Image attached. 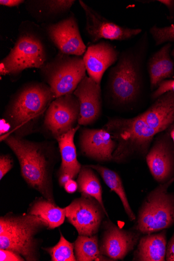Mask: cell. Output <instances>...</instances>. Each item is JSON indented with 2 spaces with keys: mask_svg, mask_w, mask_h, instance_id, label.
I'll use <instances>...</instances> for the list:
<instances>
[{
  "mask_svg": "<svg viewBox=\"0 0 174 261\" xmlns=\"http://www.w3.org/2000/svg\"><path fill=\"white\" fill-rule=\"evenodd\" d=\"M80 105L78 124L86 126L93 124L102 113L103 101L101 84L89 76H86L73 93Z\"/></svg>",
  "mask_w": 174,
  "mask_h": 261,
  "instance_id": "9a60e30c",
  "label": "cell"
},
{
  "mask_svg": "<svg viewBox=\"0 0 174 261\" xmlns=\"http://www.w3.org/2000/svg\"><path fill=\"white\" fill-rule=\"evenodd\" d=\"M154 178L163 184L174 177V144L167 135L159 136L145 156Z\"/></svg>",
  "mask_w": 174,
  "mask_h": 261,
  "instance_id": "5bb4252c",
  "label": "cell"
},
{
  "mask_svg": "<svg viewBox=\"0 0 174 261\" xmlns=\"http://www.w3.org/2000/svg\"><path fill=\"white\" fill-rule=\"evenodd\" d=\"M74 0H27L24 8L38 22H57L67 16Z\"/></svg>",
  "mask_w": 174,
  "mask_h": 261,
  "instance_id": "ac0fdd59",
  "label": "cell"
},
{
  "mask_svg": "<svg viewBox=\"0 0 174 261\" xmlns=\"http://www.w3.org/2000/svg\"><path fill=\"white\" fill-rule=\"evenodd\" d=\"M1 141L17 158L21 175L28 184L43 198L55 203L53 180L56 160L55 147L49 142L32 141L12 134L2 136Z\"/></svg>",
  "mask_w": 174,
  "mask_h": 261,
  "instance_id": "6da1fadb",
  "label": "cell"
},
{
  "mask_svg": "<svg viewBox=\"0 0 174 261\" xmlns=\"http://www.w3.org/2000/svg\"><path fill=\"white\" fill-rule=\"evenodd\" d=\"M149 32L155 41L156 46L166 42H174V24L164 28L154 26Z\"/></svg>",
  "mask_w": 174,
  "mask_h": 261,
  "instance_id": "83f0119b",
  "label": "cell"
},
{
  "mask_svg": "<svg viewBox=\"0 0 174 261\" xmlns=\"http://www.w3.org/2000/svg\"><path fill=\"white\" fill-rule=\"evenodd\" d=\"M81 152L86 156L100 162L112 161L117 144L111 134L102 129L83 128L80 133Z\"/></svg>",
  "mask_w": 174,
  "mask_h": 261,
  "instance_id": "2e32d148",
  "label": "cell"
},
{
  "mask_svg": "<svg viewBox=\"0 0 174 261\" xmlns=\"http://www.w3.org/2000/svg\"><path fill=\"white\" fill-rule=\"evenodd\" d=\"M28 213L41 218L49 229L60 226L66 218L65 207L61 208L44 198L36 199L31 204Z\"/></svg>",
  "mask_w": 174,
  "mask_h": 261,
  "instance_id": "603a6c76",
  "label": "cell"
},
{
  "mask_svg": "<svg viewBox=\"0 0 174 261\" xmlns=\"http://www.w3.org/2000/svg\"><path fill=\"white\" fill-rule=\"evenodd\" d=\"M44 228L46 224L36 216L8 213L0 218V249L14 251L26 260H38L40 243L36 236Z\"/></svg>",
  "mask_w": 174,
  "mask_h": 261,
  "instance_id": "8992f818",
  "label": "cell"
},
{
  "mask_svg": "<svg viewBox=\"0 0 174 261\" xmlns=\"http://www.w3.org/2000/svg\"><path fill=\"white\" fill-rule=\"evenodd\" d=\"M86 20V31L91 41L96 43L101 39L124 41L131 39L142 32L140 29L119 26L80 0Z\"/></svg>",
  "mask_w": 174,
  "mask_h": 261,
  "instance_id": "7c38bea8",
  "label": "cell"
},
{
  "mask_svg": "<svg viewBox=\"0 0 174 261\" xmlns=\"http://www.w3.org/2000/svg\"><path fill=\"white\" fill-rule=\"evenodd\" d=\"M26 2L24 0H0V5L9 8L18 7Z\"/></svg>",
  "mask_w": 174,
  "mask_h": 261,
  "instance_id": "d6a6232c",
  "label": "cell"
},
{
  "mask_svg": "<svg viewBox=\"0 0 174 261\" xmlns=\"http://www.w3.org/2000/svg\"><path fill=\"white\" fill-rule=\"evenodd\" d=\"M87 167L96 171L101 175L105 182L119 197L124 210L131 221H135L136 216L129 203L125 188L119 175L115 172L100 165H88Z\"/></svg>",
  "mask_w": 174,
  "mask_h": 261,
  "instance_id": "cb8c5ba5",
  "label": "cell"
},
{
  "mask_svg": "<svg viewBox=\"0 0 174 261\" xmlns=\"http://www.w3.org/2000/svg\"><path fill=\"white\" fill-rule=\"evenodd\" d=\"M14 162L9 155H2L0 156V179L2 180L5 175L13 168Z\"/></svg>",
  "mask_w": 174,
  "mask_h": 261,
  "instance_id": "f546056e",
  "label": "cell"
},
{
  "mask_svg": "<svg viewBox=\"0 0 174 261\" xmlns=\"http://www.w3.org/2000/svg\"><path fill=\"white\" fill-rule=\"evenodd\" d=\"M39 70L43 83L51 88L55 99L72 94L87 76L83 57L59 52Z\"/></svg>",
  "mask_w": 174,
  "mask_h": 261,
  "instance_id": "ba28073f",
  "label": "cell"
},
{
  "mask_svg": "<svg viewBox=\"0 0 174 261\" xmlns=\"http://www.w3.org/2000/svg\"><path fill=\"white\" fill-rule=\"evenodd\" d=\"M0 260L1 261H23L26 260L17 253L7 249H0Z\"/></svg>",
  "mask_w": 174,
  "mask_h": 261,
  "instance_id": "4dcf8cb0",
  "label": "cell"
},
{
  "mask_svg": "<svg viewBox=\"0 0 174 261\" xmlns=\"http://www.w3.org/2000/svg\"><path fill=\"white\" fill-rule=\"evenodd\" d=\"M170 136L173 142V143L174 144V127H172V129L170 132Z\"/></svg>",
  "mask_w": 174,
  "mask_h": 261,
  "instance_id": "8d00e7d4",
  "label": "cell"
},
{
  "mask_svg": "<svg viewBox=\"0 0 174 261\" xmlns=\"http://www.w3.org/2000/svg\"><path fill=\"white\" fill-rule=\"evenodd\" d=\"M166 229L140 237L133 260L164 261L167 246Z\"/></svg>",
  "mask_w": 174,
  "mask_h": 261,
  "instance_id": "ffe728a7",
  "label": "cell"
},
{
  "mask_svg": "<svg viewBox=\"0 0 174 261\" xmlns=\"http://www.w3.org/2000/svg\"><path fill=\"white\" fill-rule=\"evenodd\" d=\"M80 128V125L78 124L57 139L62 160L60 172L68 173L73 179L78 176L83 167L78 160L77 148L74 144V135Z\"/></svg>",
  "mask_w": 174,
  "mask_h": 261,
  "instance_id": "7402d4cb",
  "label": "cell"
},
{
  "mask_svg": "<svg viewBox=\"0 0 174 261\" xmlns=\"http://www.w3.org/2000/svg\"><path fill=\"white\" fill-rule=\"evenodd\" d=\"M80 105L73 94L55 99L44 115V127L57 139L74 128L78 123Z\"/></svg>",
  "mask_w": 174,
  "mask_h": 261,
  "instance_id": "8fae6325",
  "label": "cell"
},
{
  "mask_svg": "<svg viewBox=\"0 0 174 261\" xmlns=\"http://www.w3.org/2000/svg\"><path fill=\"white\" fill-rule=\"evenodd\" d=\"M65 191L68 194H73L76 193L78 190V182L74 181L73 179L69 180L64 187Z\"/></svg>",
  "mask_w": 174,
  "mask_h": 261,
  "instance_id": "e575fe53",
  "label": "cell"
},
{
  "mask_svg": "<svg viewBox=\"0 0 174 261\" xmlns=\"http://www.w3.org/2000/svg\"><path fill=\"white\" fill-rule=\"evenodd\" d=\"M103 225L104 231L99 243L102 255L112 260H122L137 246L141 234L139 232L121 229L108 221Z\"/></svg>",
  "mask_w": 174,
  "mask_h": 261,
  "instance_id": "4fadbf2b",
  "label": "cell"
},
{
  "mask_svg": "<svg viewBox=\"0 0 174 261\" xmlns=\"http://www.w3.org/2000/svg\"><path fill=\"white\" fill-rule=\"evenodd\" d=\"M40 26L59 53L83 57L87 47L82 37L77 18L72 12L57 22L43 23Z\"/></svg>",
  "mask_w": 174,
  "mask_h": 261,
  "instance_id": "9c48e42d",
  "label": "cell"
},
{
  "mask_svg": "<svg viewBox=\"0 0 174 261\" xmlns=\"http://www.w3.org/2000/svg\"><path fill=\"white\" fill-rule=\"evenodd\" d=\"M147 45L145 33L134 45L120 53L115 65L111 68L107 90L115 107L127 106L138 98Z\"/></svg>",
  "mask_w": 174,
  "mask_h": 261,
  "instance_id": "7a4b0ae2",
  "label": "cell"
},
{
  "mask_svg": "<svg viewBox=\"0 0 174 261\" xmlns=\"http://www.w3.org/2000/svg\"><path fill=\"white\" fill-rule=\"evenodd\" d=\"M53 261H77L74 255V245L67 241L61 232L60 239L55 246L44 249Z\"/></svg>",
  "mask_w": 174,
  "mask_h": 261,
  "instance_id": "4316f807",
  "label": "cell"
},
{
  "mask_svg": "<svg viewBox=\"0 0 174 261\" xmlns=\"http://www.w3.org/2000/svg\"><path fill=\"white\" fill-rule=\"evenodd\" d=\"M171 46L170 43L165 44L148 61L147 67L152 90L173 74L174 63L170 56Z\"/></svg>",
  "mask_w": 174,
  "mask_h": 261,
  "instance_id": "44dd1931",
  "label": "cell"
},
{
  "mask_svg": "<svg viewBox=\"0 0 174 261\" xmlns=\"http://www.w3.org/2000/svg\"><path fill=\"white\" fill-rule=\"evenodd\" d=\"M171 56L174 58V48L171 51Z\"/></svg>",
  "mask_w": 174,
  "mask_h": 261,
  "instance_id": "74e56055",
  "label": "cell"
},
{
  "mask_svg": "<svg viewBox=\"0 0 174 261\" xmlns=\"http://www.w3.org/2000/svg\"><path fill=\"white\" fill-rule=\"evenodd\" d=\"M171 91L174 92V80H164L153 93L152 98L153 100H156L164 94Z\"/></svg>",
  "mask_w": 174,
  "mask_h": 261,
  "instance_id": "f1b7e54d",
  "label": "cell"
},
{
  "mask_svg": "<svg viewBox=\"0 0 174 261\" xmlns=\"http://www.w3.org/2000/svg\"><path fill=\"white\" fill-rule=\"evenodd\" d=\"M172 127H174V124L172 125Z\"/></svg>",
  "mask_w": 174,
  "mask_h": 261,
  "instance_id": "f35d334b",
  "label": "cell"
},
{
  "mask_svg": "<svg viewBox=\"0 0 174 261\" xmlns=\"http://www.w3.org/2000/svg\"><path fill=\"white\" fill-rule=\"evenodd\" d=\"M173 182L174 177L160 184L147 194L139 210L133 229L144 235L174 225V194L168 192Z\"/></svg>",
  "mask_w": 174,
  "mask_h": 261,
  "instance_id": "52a82bcc",
  "label": "cell"
},
{
  "mask_svg": "<svg viewBox=\"0 0 174 261\" xmlns=\"http://www.w3.org/2000/svg\"><path fill=\"white\" fill-rule=\"evenodd\" d=\"M55 47L40 25L22 21L13 48L0 62L5 65L8 75L16 79L24 70L40 69L53 59L56 55Z\"/></svg>",
  "mask_w": 174,
  "mask_h": 261,
  "instance_id": "3957f363",
  "label": "cell"
},
{
  "mask_svg": "<svg viewBox=\"0 0 174 261\" xmlns=\"http://www.w3.org/2000/svg\"><path fill=\"white\" fill-rule=\"evenodd\" d=\"M55 99L51 88L43 82L22 85L12 95L3 114L11 126V134L23 137L32 133Z\"/></svg>",
  "mask_w": 174,
  "mask_h": 261,
  "instance_id": "277c9868",
  "label": "cell"
},
{
  "mask_svg": "<svg viewBox=\"0 0 174 261\" xmlns=\"http://www.w3.org/2000/svg\"><path fill=\"white\" fill-rule=\"evenodd\" d=\"M59 174V184L62 187H64L69 180L73 179L70 174L66 172H60Z\"/></svg>",
  "mask_w": 174,
  "mask_h": 261,
  "instance_id": "d590c367",
  "label": "cell"
},
{
  "mask_svg": "<svg viewBox=\"0 0 174 261\" xmlns=\"http://www.w3.org/2000/svg\"><path fill=\"white\" fill-rule=\"evenodd\" d=\"M119 54L116 47L108 41L89 45L83 57L89 76L101 84L106 70L116 64Z\"/></svg>",
  "mask_w": 174,
  "mask_h": 261,
  "instance_id": "e0dca14e",
  "label": "cell"
},
{
  "mask_svg": "<svg viewBox=\"0 0 174 261\" xmlns=\"http://www.w3.org/2000/svg\"><path fill=\"white\" fill-rule=\"evenodd\" d=\"M139 115L158 134L172 127L174 124V92L162 95Z\"/></svg>",
  "mask_w": 174,
  "mask_h": 261,
  "instance_id": "d6986e66",
  "label": "cell"
},
{
  "mask_svg": "<svg viewBox=\"0 0 174 261\" xmlns=\"http://www.w3.org/2000/svg\"><path fill=\"white\" fill-rule=\"evenodd\" d=\"M104 128L116 142L112 161L117 163L138 157L145 158L155 136L158 134L139 115L131 118H110Z\"/></svg>",
  "mask_w": 174,
  "mask_h": 261,
  "instance_id": "5b68a950",
  "label": "cell"
},
{
  "mask_svg": "<svg viewBox=\"0 0 174 261\" xmlns=\"http://www.w3.org/2000/svg\"><path fill=\"white\" fill-rule=\"evenodd\" d=\"M165 260L174 261V233L167 244Z\"/></svg>",
  "mask_w": 174,
  "mask_h": 261,
  "instance_id": "1f68e13d",
  "label": "cell"
},
{
  "mask_svg": "<svg viewBox=\"0 0 174 261\" xmlns=\"http://www.w3.org/2000/svg\"><path fill=\"white\" fill-rule=\"evenodd\" d=\"M158 2L164 5L168 9L169 20H174V0H158Z\"/></svg>",
  "mask_w": 174,
  "mask_h": 261,
  "instance_id": "836d02e7",
  "label": "cell"
},
{
  "mask_svg": "<svg viewBox=\"0 0 174 261\" xmlns=\"http://www.w3.org/2000/svg\"><path fill=\"white\" fill-rule=\"evenodd\" d=\"M66 217L79 235L96 234L108 212L94 198L85 195L73 200L65 207Z\"/></svg>",
  "mask_w": 174,
  "mask_h": 261,
  "instance_id": "30bf717a",
  "label": "cell"
},
{
  "mask_svg": "<svg viewBox=\"0 0 174 261\" xmlns=\"http://www.w3.org/2000/svg\"><path fill=\"white\" fill-rule=\"evenodd\" d=\"M73 245L74 255L78 261L112 260L101 254L96 234L79 235Z\"/></svg>",
  "mask_w": 174,
  "mask_h": 261,
  "instance_id": "d4e9b609",
  "label": "cell"
},
{
  "mask_svg": "<svg viewBox=\"0 0 174 261\" xmlns=\"http://www.w3.org/2000/svg\"><path fill=\"white\" fill-rule=\"evenodd\" d=\"M78 191L82 195L90 196L96 199L107 211L103 201V188L93 170L83 166L77 180Z\"/></svg>",
  "mask_w": 174,
  "mask_h": 261,
  "instance_id": "484cf974",
  "label": "cell"
}]
</instances>
